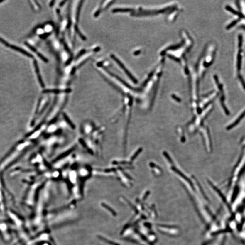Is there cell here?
<instances>
[{"label":"cell","instance_id":"cell-10","mask_svg":"<svg viewBox=\"0 0 245 245\" xmlns=\"http://www.w3.org/2000/svg\"><path fill=\"white\" fill-rule=\"evenodd\" d=\"M83 1H80V3L79 5L78 8H77V14H76V20H77V22L79 21V18L80 13V10H81V6H82V3Z\"/></svg>","mask_w":245,"mask_h":245},{"label":"cell","instance_id":"cell-2","mask_svg":"<svg viewBox=\"0 0 245 245\" xmlns=\"http://www.w3.org/2000/svg\"><path fill=\"white\" fill-rule=\"evenodd\" d=\"M34 67H35V69L36 74L37 75V78H38L39 83H40V85L41 87L42 88H44L45 87V85H44V82H43V80H42V78H41L40 73V70H39V67H38V65H37V61L35 60L34 62Z\"/></svg>","mask_w":245,"mask_h":245},{"label":"cell","instance_id":"cell-15","mask_svg":"<svg viewBox=\"0 0 245 245\" xmlns=\"http://www.w3.org/2000/svg\"><path fill=\"white\" fill-rule=\"evenodd\" d=\"M236 5H237V7H238V9L239 10H241V6H240V4L239 3V2L238 1H236Z\"/></svg>","mask_w":245,"mask_h":245},{"label":"cell","instance_id":"cell-16","mask_svg":"<svg viewBox=\"0 0 245 245\" xmlns=\"http://www.w3.org/2000/svg\"><path fill=\"white\" fill-rule=\"evenodd\" d=\"M2 2H3V1H0V3H1Z\"/></svg>","mask_w":245,"mask_h":245},{"label":"cell","instance_id":"cell-11","mask_svg":"<svg viewBox=\"0 0 245 245\" xmlns=\"http://www.w3.org/2000/svg\"><path fill=\"white\" fill-rule=\"evenodd\" d=\"M240 20H241V19H237V20H235L234 21H232L231 24H229V25L227 26V30H229V29H230V28H231L232 27L234 26L236 24V23H237V22H238L239 21H240Z\"/></svg>","mask_w":245,"mask_h":245},{"label":"cell","instance_id":"cell-6","mask_svg":"<svg viewBox=\"0 0 245 245\" xmlns=\"http://www.w3.org/2000/svg\"><path fill=\"white\" fill-rule=\"evenodd\" d=\"M245 110L244 111V112H243V113L241 114V115H240V117H239V118H238L237 119H236V121H235L232 124H231V125H230V126L227 127V129H232V128L235 127L236 125H237V124L239 123V122L241 121V120L243 118H244V117H245Z\"/></svg>","mask_w":245,"mask_h":245},{"label":"cell","instance_id":"cell-1","mask_svg":"<svg viewBox=\"0 0 245 245\" xmlns=\"http://www.w3.org/2000/svg\"><path fill=\"white\" fill-rule=\"evenodd\" d=\"M111 58L116 62V63L118 64V65L122 68V69L123 70H124V72L125 73H126V75H127L129 77V78H130V79H131V80L132 81H133L134 82V83H137V81L136 80V79L135 78H134L133 75H132L131 73L129 72V71L128 70L125 68V66L123 64V63L119 60L115 56V55H111Z\"/></svg>","mask_w":245,"mask_h":245},{"label":"cell","instance_id":"cell-5","mask_svg":"<svg viewBox=\"0 0 245 245\" xmlns=\"http://www.w3.org/2000/svg\"><path fill=\"white\" fill-rule=\"evenodd\" d=\"M26 45H27V46H28L29 48H30L31 50H32L33 52H35L36 54V55H38V56H39V57H40V59L43 60V61H44L45 62H46V63H47V62H48V60H47L45 57H44V56H43L42 54H41L40 53H39L35 48L32 47V46H31V45H30L29 44H27Z\"/></svg>","mask_w":245,"mask_h":245},{"label":"cell","instance_id":"cell-13","mask_svg":"<svg viewBox=\"0 0 245 245\" xmlns=\"http://www.w3.org/2000/svg\"><path fill=\"white\" fill-rule=\"evenodd\" d=\"M242 45V36L241 35H239L238 36V46L239 49H241Z\"/></svg>","mask_w":245,"mask_h":245},{"label":"cell","instance_id":"cell-14","mask_svg":"<svg viewBox=\"0 0 245 245\" xmlns=\"http://www.w3.org/2000/svg\"><path fill=\"white\" fill-rule=\"evenodd\" d=\"M238 78H239V80H240V81L241 82V84H242L243 88L245 89V82L244 81V79H243V77L241 76V75L239 74H238Z\"/></svg>","mask_w":245,"mask_h":245},{"label":"cell","instance_id":"cell-4","mask_svg":"<svg viewBox=\"0 0 245 245\" xmlns=\"http://www.w3.org/2000/svg\"><path fill=\"white\" fill-rule=\"evenodd\" d=\"M226 9L227 11H230V12L232 13V14L238 16L240 19H243H243H245V16L244 15V14H242L241 12H238V11H235L233 8H232L231 6H227L226 7Z\"/></svg>","mask_w":245,"mask_h":245},{"label":"cell","instance_id":"cell-9","mask_svg":"<svg viewBox=\"0 0 245 245\" xmlns=\"http://www.w3.org/2000/svg\"><path fill=\"white\" fill-rule=\"evenodd\" d=\"M131 11V9H114L112 11V12L114 13H116V12H128V11Z\"/></svg>","mask_w":245,"mask_h":245},{"label":"cell","instance_id":"cell-3","mask_svg":"<svg viewBox=\"0 0 245 245\" xmlns=\"http://www.w3.org/2000/svg\"><path fill=\"white\" fill-rule=\"evenodd\" d=\"M7 47H10V48L13 49L14 50H16V51H18V52H20V53H22L23 54L26 55V56H28V57H33V56H32L31 54H30V53H28V52H27V51L24 50L23 49H21V48L18 47V46H15V45H11L9 44Z\"/></svg>","mask_w":245,"mask_h":245},{"label":"cell","instance_id":"cell-12","mask_svg":"<svg viewBox=\"0 0 245 245\" xmlns=\"http://www.w3.org/2000/svg\"><path fill=\"white\" fill-rule=\"evenodd\" d=\"M75 31H76V32L78 33V35H79V36L81 37V39H82L83 40H86V38H85V36H84L82 34H81V32H80V31L79 30V29H78L77 26H75Z\"/></svg>","mask_w":245,"mask_h":245},{"label":"cell","instance_id":"cell-7","mask_svg":"<svg viewBox=\"0 0 245 245\" xmlns=\"http://www.w3.org/2000/svg\"><path fill=\"white\" fill-rule=\"evenodd\" d=\"M241 49H239V51H238V55H237V68L238 71H240L241 69Z\"/></svg>","mask_w":245,"mask_h":245},{"label":"cell","instance_id":"cell-8","mask_svg":"<svg viewBox=\"0 0 245 245\" xmlns=\"http://www.w3.org/2000/svg\"><path fill=\"white\" fill-rule=\"evenodd\" d=\"M70 89H67L66 90H58V89H48V90H45V91H43V92L44 93H49V92H54V93H59V92H70Z\"/></svg>","mask_w":245,"mask_h":245}]
</instances>
